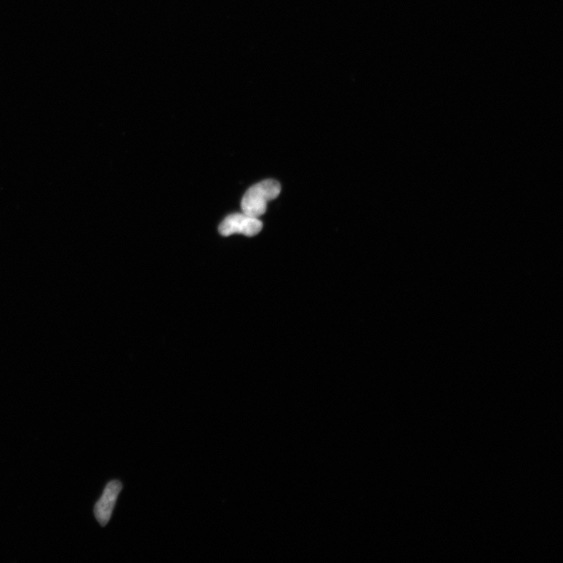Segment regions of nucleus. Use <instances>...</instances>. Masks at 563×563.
<instances>
[{
	"label": "nucleus",
	"mask_w": 563,
	"mask_h": 563,
	"mask_svg": "<svg viewBox=\"0 0 563 563\" xmlns=\"http://www.w3.org/2000/svg\"><path fill=\"white\" fill-rule=\"evenodd\" d=\"M263 223L244 213L232 214L227 217L219 225V232L223 237L242 234L248 237H254L262 231Z\"/></svg>",
	"instance_id": "2"
},
{
	"label": "nucleus",
	"mask_w": 563,
	"mask_h": 563,
	"mask_svg": "<svg viewBox=\"0 0 563 563\" xmlns=\"http://www.w3.org/2000/svg\"><path fill=\"white\" fill-rule=\"evenodd\" d=\"M122 489V482L118 480L110 481L104 489L100 500L96 502L94 508L95 517L102 527L108 524Z\"/></svg>",
	"instance_id": "3"
},
{
	"label": "nucleus",
	"mask_w": 563,
	"mask_h": 563,
	"mask_svg": "<svg viewBox=\"0 0 563 563\" xmlns=\"http://www.w3.org/2000/svg\"><path fill=\"white\" fill-rule=\"evenodd\" d=\"M280 192V184L276 180H268L254 185L241 201L243 213L259 218L267 212L269 201L277 199Z\"/></svg>",
	"instance_id": "1"
}]
</instances>
